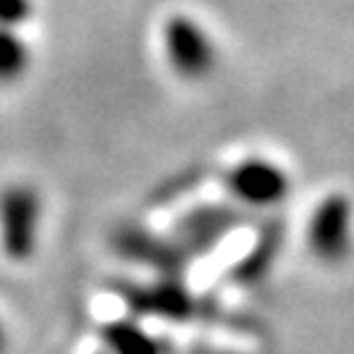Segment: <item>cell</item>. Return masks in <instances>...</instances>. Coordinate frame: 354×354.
Wrapping results in <instances>:
<instances>
[{"label": "cell", "instance_id": "cell-1", "mask_svg": "<svg viewBox=\"0 0 354 354\" xmlns=\"http://www.w3.org/2000/svg\"><path fill=\"white\" fill-rule=\"evenodd\" d=\"M160 55L178 82L200 84L218 71L221 48L203 21L187 13L168 16L160 26Z\"/></svg>", "mask_w": 354, "mask_h": 354}, {"label": "cell", "instance_id": "cell-2", "mask_svg": "<svg viewBox=\"0 0 354 354\" xmlns=\"http://www.w3.org/2000/svg\"><path fill=\"white\" fill-rule=\"evenodd\" d=\"M45 203L35 184L8 181L0 187V254L8 263H29L39 250Z\"/></svg>", "mask_w": 354, "mask_h": 354}, {"label": "cell", "instance_id": "cell-3", "mask_svg": "<svg viewBox=\"0 0 354 354\" xmlns=\"http://www.w3.org/2000/svg\"><path fill=\"white\" fill-rule=\"evenodd\" d=\"M291 174L268 155H247L228 165L223 189L247 210H276L291 197Z\"/></svg>", "mask_w": 354, "mask_h": 354}, {"label": "cell", "instance_id": "cell-4", "mask_svg": "<svg viewBox=\"0 0 354 354\" xmlns=\"http://www.w3.org/2000/svg\"><path fill=\"white\" fill-rule=\"evenodd\" d=\"M304 244L313 260L323 266H336L352 252V203L330 192L313 205L304 223Z\"/></svg>", "mask_w": 354, "mask_h": 354}, {"label": "cell", "instance_id": "cell-5", "mask_svg": "<svg viewBox=\"0 0 354 354\" xmlns=\"http://www.w3.org/2000/svg\"><path fill=\"white\" fill-rule=\"evenodd\" d=\"M32 66V48L13 26H0V87L19 84Z\"/></svg>", "mask_w": 354, "mask_h": 354}, {"label": "cell", "instance_id": "cell-6", "mask_svg": "<svg viewBox=\"0 0 354 354\" xmlns=\"http://www.w3.org/2000/svg\"><path fill=\"white\" fill-rule=\"evenodd\" d=\"M102 344H105V354H163L155 336L129 320L105 326Z\"/></svg>", "mask_w": 354, "mask_h": 354}, {"label": "cell", "instance_id": "cell-7", "mask_svg": "<svg viewBox=\"0 0 354 354\" xmlns=\"http://www.w3.org/2000/svg\"><path fill=\"white\" fill-rule=\"evenodd\" d=\"M6 349H8V333H6L3 320H0V354H6Z\"/></svg>", "mask_w": 354, "mask_h": 354}]
</instances>
